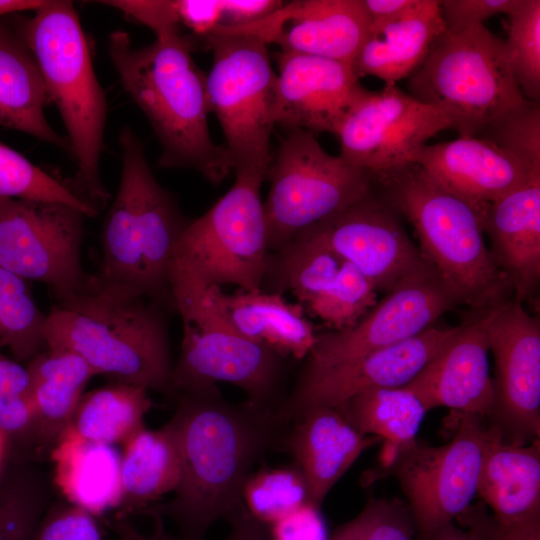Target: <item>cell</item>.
<instances>
[{"mask_svg":"<svg viewBox=\"0 0 540 540\" xmlns=\"http://www.w3.org/2000/svg\"><path fill=\"white\" fill-rule=\"evenodd\" d=\"M416 535L407 503L370 497L360 513L338 526L328 540H414Z\"/></svg>","mask_w":540,"mask_h":540,"instance_id":"60d3db41","label":"cell"},{"mask_svg":"<svg viewBox=\"0 0 540 540\" xmlns=\"http://www.w3.org/2000/svg\"><path fill=\"white\" fill-rule=\"evenodd\" d=\"M455 520L489 540H540V523L502 525L488 514L484 503L470 504Z\"/></svg>","mask_w":540,"mask_h":540,"instance_id":"7dc6e473","label":"cell"},{"mask_svg":"<svg viewBox=\"0 0 540 540\" xmlns=\"http://www.w3.org/2000/svg\"><path fill=\"white\" fill-rule=\"evenodd\" d=\"M33 540H103L95 516L69 502H53Z\"/></svg>","mask_w":540,"mask_h":540,"instance_id":"7bdbcfd3","label":"cell"},{"mask_svg":"<svg viewBox=\"0 0 540 540\" xmlns=\"http://www.w3.org/2000/svg\"><path fill=\"white\" fill-rule=\"evenodd\" d=\"M222 0L167 1V24L163 36L181 39L184 29L204 38L220 24Z\"/></svg>","mask_w":540,"mask_h":540,"instance_id":"ee69618b","label":"cell"},{"mask_svg":"<svg viewBox=\"0 0 540 540\" xmlns=\"http://www.w3.org/2000/svg\"><path fill=\"white\" fill-rule=\"evenodd\" d=\"M205 42L213 52L206 76L210 110L223 130L234 171L255 169L267 174L277 80L267 44L219 26Z\"/></svg>","mask_w":540,"mask_h":540,"instance_id":"8fae6325","label":"cell"},{"mask_svg":"<svg viewBox=\"0 0 540 540\" xmlns=\"http://www.w3.org/2000/svg\"><path fill=\"white\" fill-rule=\"evenodd\" d=\"M35 415L36 448L55 445L69 427L89 380V364L70 350L45 348L26 366Z\"/></svg>","mask_w":540,"mask_h":540,"instance_id":"f546056e","label":"cell"},{"mask_svg":"<svg viewBox=\"0 0 540 540\" xmlns=\"http://www.w3.org/2000/svg\"><path fill=\"white\" fill-rule=\"evenodd\" d=\"M0 434L19 447L35 446V415L27 368L0 350Z\"/></svg>","mask_w":540,"mask_h":540,"instance_id":"ab89813d","label":"cell"},{"mask_svg":"<svg viewBox=\"0 0 540 540\" xmlns=\"http://www.w3.org/2000/svg\"><path fill=\"white\" fill-rule=\"evenodd\" d=\"M192 50L175 36L157 37L143 47H134L122 30L108 39V53L122 86L162 147L158 165L190 168L219 184L234 170L233 162L225 145L211 139L206 76L195 64Z\"/></svg>","mask_w":540,"mask_h":540,"instance_id":"7a4b0ae2","label":"cell"},{"mask_svg":"<svg viewBox=\"0 0 540 540\" xmlns=\"http://www.w3.org/2000/svg\"><path fill=\"white\" fill-rule=\"evenodd\" d=\"M263 202L269 252L346 209L374 186L375 177L326 152L311 132L295 129L281 141Z\"/></svg>","mask_w":540,"mask_h":540,"instance_id":"30bf717a","label":"cell"},{"mask_svg":"<svg viewBox=\"0 0 540 540\" xmlns=\"http://www.w3.org/2000/svg\"><path fill=\"white\" fill-rule=\"evenodd\" d=\"M411 163L472 204L489 203L534 177L516 158L490 141L473 137L424 145Z\"/></svg>","mask_w":540,"mask_h":540,"instance_id":"44dd1931","label":"cell"},{"mask_svg":"<svg viewBox=\"0 0 540 540\" xmlns=\"http://www.w3.org/2000/svg\"><path fill=\"white\" fill-rule=\"evenodd\" d=\"M224 519L230 526L226 540H272L268 525L254 518L242 501Z\"/></svg>","mask_w":540,"mask_h":540,"instance_id":"681fc988","label":"cell"},{"mask_svg":"<svg viewBox=\"0 0 540 540\" xmlns=\"http://www.w3.org/2000/svg\"><path fill=\"white\" fill-rule=\"evenodd\" d=\"M85 217L60 202L0 197V266L46 284L53 296L82 290Z\"/></svg>","mask_w":540,"mask_h":540,"instance_id":"4fadbf2b","label":"cell"},{"mask_svg":"<svg viewBox=\"0 0 540 540\" xmlns=\"http://www.w3.org/2000/svg\"><path fill=\"white\" fill-rule=\"evenodd\" d=\"M489 350L495 359L493 418L513 444L540 435V324L522 303L505 301L491 309Z\"/></svg>","mask_w":540,"mask_h":540,"instance_id":"e0dca14e","label":"cell"},{"mask_svg":"<svg viewBox=\"0 0 540 540\" xmlns=\"http://www.w3.org/2000/svg\"><path fill=\"white\" fill-rule=\"evenodd\" d=\"M444 30L440 1L418 0L399 19L369 31L352 62L353 72L358 78L374 76L395 85L423 63Z\"/></svg>","mask_w":540,"mask_h":540,"instance_id":"83f0119b","label":"cell"},{"mask_svg":"<svg viewBox=\"0 0 540 540\" xmlns=\"http://www.w3.org/2000/svg\"><path fill=\"white\" fill-rule=\"evenodd\" d=\"M430 540H489L475 530H466L450 522L439 528Z\"/></svg>","mask_w":540,"mask_h":540,"instance_id":"f5cc1de1","label":"cell"},{"mask_svg":"<svg viewBox=\"0 0 540 540\" xmlns=\"http://www.w3.org/2000/svg\"><path fill=\"white\" fill-rule=\"evenodd\" d=\"M5 442V439L4 437L0 434V457H1V454L3 452V443Z\"/></svg>","mask_w":540,"mask_h":540,"instance_id":"11a10c76","label":"cell"},{"mask_svg":"<svg viewBox=\"0 0 540 540\" xmlns=\"http://www.w3.org/2000/svg\"><path fill=\"white\" fill-rule=\"evenodd\" d=\"M17 23L66 128L77 164L72 187L99 211L110 198L100 177L108 105L77 11L71 1H45Z\"/></svg>","mask_w":540,"mask_h":540,"instance_id":"8992f818","label":"cell"},{"mask_svg":"<svg viewBox=\"0 0 540 540\" xmlns=\"http://www.w3.org/2000/svg\"><path fill=\"white\" fill-rule=\"evenodd\" d=\"M169 423L180 453L174 497L145 511L170 520L179 540H206L211 526L241 502L254 466L279 451L290 423L250 400L232 403L215 384L179 391Z\"/></svg>","mask_w":540,"mask_h":540,"instance_id":"6da1fadb","label":"cell"},{"mask_svg":"<svg viewBox=\"0 0 540 540\" xmlns=\"http://www.w3.org/2000/svg\"><path fill=\"white\" fill-rule=\"evenodd\" d=\"M368 35L363 0H302L273 13L270 43L352 65Z\"/></svg>","mask_w":540,"mask_h":540,"instance_id":"603a6c76","label":"cell"},{"mask_svg":"<svg viewBox=\"0 0 540 540\" xmlns=\"http://www.w3.org/2000/svg\"><path fill=\"white\" fill-rule=\"evenodd\" d=\"M50 485L37 469L14 463L0 470V540H33L52 503Z\"/></svg>","mask_w":540,"mask_h":540,"instance_id":"836d02e7","label":"cell"},{"mask_svg":"<svg viewBox=\"0 0 540 540\" xmlns=\"http://www.w3.org/2000/svg\"><path fill=\"white\" fill-rule=\"evenodd\" d=\"M50 98L17 23L0 21V125L59 148H68L46 118Z\"/></svg>","mask_w":540,"mask_h":540,"instance_id":"4316f807","label":"cell"},{"mask_svg":"<svg viewBox=\"0 0 540 540\" xmlns=\"http://www.w3.org/2000/svg\"><path fill=\"white\" fill-rule=\"evenodd\" d=\"M508 16L504 41L512 74L526 99H540V1L519 0Z\"/></svg>","mask_w":540,"mask_h":540,"instance_id":"74e56055","label":"cell"},{"mask_svg":"<svg viewBox=\"0 0 540 540\" xmlns=\"http://www.w3.org/2000/svg\"><path fill=\"white\" fill-rule=\"evenodd\" d=\"M278 63L275 125L313 134H334L348 107L364 88L351 65L282 51Z\"/></svg>","mask_w":540,"mask_h":540,"instance_id":"d6986e66","label":"cell"},{"mask_svg":"<svg viewBox=\"0 0 540 540\" xmlns=\"http://www.w3.org/2000/svg\"><path fill=\"white\" fill-rule=\"evenodd\" d=\"M459 327L433 325L417 335L345 364L317 374L299 375L276 415L280 420L291 423L311 408H338L369 389L405 386Z\"/></svg>","mask_w":540,"mask_h":540,"instance_id":"ac0fdd59","label":"cell"},{"mask_svg":"<svg viewBox=\"0 0 540 540\" xmlns=\"http://www.w3.org/2000/svg\"><path fill=\"white\" fill-rule=\"evenodd\" d=\"M380 442L359 433L338 409L315 407L290 423L279 451L291 456L306 482L309 502L321 507L358 457Z\"/></svg>","mask_w":540,"mask_h":540,"instance_id":"7402d4cb","label":"cell"},{"mask_svg":"<svg viewBox=\"0 0 540 540\" xmlns=\"http://www.w3.org/2000/svg\"><path fill=\"white\" fill-rule=\"evenodd\" d=\"M477 138L492 142L516 158L531 174L540 175V106H522L484 129Z\"/></svg>","mask_w":540,"mask_h":540,"instance_id":"b9f144b4","label":"cell"},{"mask_svg":"<svg viewBox=\"0 0 540 540\" xmlns=\"http://www.w3.org/2000/svg\"><path fill=\"white\" fill-rule=\"evenodd\" d=\"M449 115L423 103L396 85L365 88L348 107L334 134L340 156L374 177L411 163L426 142L452 129Z\"/></svg>","mask_w":540,"mask_h":540,"instance_id":"5bb4252c","label":"cell"},{"mask_svg":"<svg viewBox=\"0 0 540 540\" xmlns=\"http://www.w3.org/2000/svg\"><path fill=\"white\" fill-rule=\"evenodd\" d=\"M55 483L66 501L94 516L119 509L121 455L112 445L87 441L69 428L52 451Z\"/></svg>","mask_w":540,"mask_h":540,"instance_id":"f1b7e54d","label":"cell"},{"mask_svg":"<svg viewBox=\"0 0 540 540\" xmlns=\"http://www.w3.org/2000/svg\"><path fill=\"white\" fill-rule=\"evenodd\" d=\"M44 3L43 0H0V16L28 10L36 11Z\"/></svg>","mask_w":540,"mask_h":540,"instance_id":"db71d44e","label":"cell"},{"mask_svg":"<svg viewBox=\"0 0 540 540\" xmlns=\"http://www.w3.org/2000/svg\"><path fill=\"white\" fill-rule=\"evenodd\" d=\"M284 5L277 0H222L219 25L238 27L259 21L276 12Z\"/></svg>","mask_w":540,"mask_h":540,"instance_id":"c3c4849f","label":"cell"},{"mask_svg":"<svg viewBox=\"0 0 540 540\" xmlns=\"http://www.w3.org/2000/svg\"><path fill=\"white\" fill-rule=\"evenodd\" d=\"M180 479V453L168 422L157 430L141 429L124 444L121 455L122 501L118 516L145 510L174 492Z\"/></svg>","mask_w":540,"mask_h":540,"instance_id":"4dcf8cb0","label":"cell"},{"mask_svg":"<svg viewBox=\"0 0 540 540\" xmlns=\"http://www.w3.org/2000/svg\"><path fill=\"white\" fill-rule=\"evenodd\" d=\"M477 494L502 525L540 523V445L508 442L501 427L485 428Z\"/></svg>","mask_w":540,"mask_h":540,"instance_id":"cb8c5ba5","label":"cell"},{"mask_svg":"<svg viewBox=\"0 0 540 540\" xmlns=\"http://www.w3.org/2000/svg\"><path fill=\"white\" fill-rule=\"evenodd\" d=\"M408 94L446 112L460 136L484 129L522 106L504 41L484 25L444 30L408 77Z\"/></svg>","mask_w":540,"mask_h":540,"instance_id":"52a82bcc","label":"cell"},{"mask_svg":"<svg viewBox=\"0 0 540 540\" xmlns=\"http://www.w3.org/2000/svg\"><path fill=\"white\" fill-rule=\"evenodd\" d=\"M377 303V291L348 262L326 290L304 306L305 313L322 320L329 330H341L356 324Z\"/></svg>","mask_w":540,"mask_h":540,"instance_id":"f35d334b","label":"cell"},{"mask_svg":"<svg viewBox=\"0 0 540 540\" xmlns=\"http://www.w3.org/2000/svg\"><path fill=\"white\" fill-rule=\"evenodd\" d=\"M47 313V348L81 356L96 375L172 394L167 309L144 296L95 286L55 295Z\"/></svg>","mask_w":540,"mask_h":540,"instance_id":"3957f363","label":"cell"},{"mask_svg":"<svg viewBox=\"0 0 540 540\" xmlns=\"http://www.w3.org/2000/svg\"><path fill=\"white\" fill-rule=\"evenodd\" d=\"M231 188L202 216L189 221L171 270L205 286L262 289L269 258L260 188L267 176L255 169L235 171Z\"/></svg>","mask_w":540,"mask_h":540,"instance_id":"9c48e42d","label":"cell"},{"mask_svg":"<svg viewBox=\"0 0 540 540\" xmlns=\"http://www.w3.org/2000/svg\"><path fill=\"white\" fill-rule=\"evenodd\" d=\"M361 434L387 441L394 454L417 438L427 409L408 388H374L336 408Z\"/></svg>","mask_w":540,"mask_h":540,"instance_id":"d6a6232c","label":"cell"},{"mask_svg":"<svg viewBox=\"0 0 540 540\" xmlns=\"http://www.w3.org/2000/svg\"><path fill=\"white\" fill-rule=\"evenodd\" d=\"M119 144L120 185L103 224L101 264L89 276L90 282L175 309L170 273L189 221L154 177L143 145L130 127L120 131Z\"/></svg>","mask_w":540,"mask_h":540,"instance_id":"277c9868","label":"cell"},{"mask_svg":"<svg viewBox=\"0 0 540 540\" xmlns=\"http://www.w3.org/2000/svg\"><path fill=\"white\" fill-rule=\"evenodd\" d=\"M170 287L183 323L171 397L182 390L223 382L243 390L248 400L277 411L285 399L281 386L286 358L240 335L199 281L173 271Z\"/></svg>","mask_w":540,"mask_h":540,"instance_id":"ba28073f","label":"cell"},{"mask_svg":"<svg viewBox=\"0 0 540 540\" xmlns=\"http://www.w3.org/2000/svg\"><path fill=\"white\" fill-rule=\"evenodd\" d=\"M155 533L152 536H146L140 533L124 516H118L110 521L109 525L119 540H179L177 535L167 533L163 528V521L158 517H153Z\"/></svg>","mask_w":540,"mask_h":540,"instance_id":"816d5d0a","label":"cell"},{"mask_svg":"<svg viewBox=\"0 0 540 540\" xmlns=\"http://www.w3.org/2000/svg\"><path fill=\"white\" fill-rule=\"evenodd\" d=\"M418 0H363L369 31L387 25L407 13Z\"/></svg>","mask_w":540,"mask_h":540,"instance_id":"f907efd6","label":"cell"},{"mask_svg":"<svg viewBox=\"0 0 540 540\" xmlns=\"http://www.w3.org/2000/svg\"><path fill=\"white\" fill-rule=\"evenodd\" d=\"M0 197L60 202L79 209L87 217L99 213L71 184L55 178L1 141Z\"/></svg>","mask_w":540,"mask_h":540,"instance_id":"d590c367","label":"cell"},{"mask_svg":"<svg viewBox=\"0 0 540 540\" xmlns=\"http://www.w3.org/2000/svg\"><path fill=\"white\" fill-rule=\"evenodd\" d=\"M485 428L483 417L463 414L446 444L416 439L391 459L387 471L407 498L419 540L454 522L477 494Z\"/></svg>","mask_w":540,"mask_h":540,"instance_id":"7c38bea8","label":"cell"},{"mask_svg":"<svg viewBox=\"0 0 540 540\" xmlns=\"http://www.w3.org/2000/svg\"><path fill=\"white\" fill-rule=\"evenodd\" d=\"M272 540H328L320 507L302 504L268 525Z\"/></svg>","mask_w":540,"mask_h":540,"instance_id":"bcb514c9","label":"cell"},{"mask_svg":"<svg viewBox=\"0 0 540 540\" xmlns=\"http://www.w3.org/2000/svg\"><path fill=\"white\" fill-rule=\"evenodd\" d=\"M226 321L243 337L297 360L308 356L317 334L299 303L262 289L227 294L222 288L206 286Z\"/></svg>","mask_w":540,"mask_h":540,"instance_id":"484cf974","label":"cell"},{"mask_svg":"<svg viewBox=\"0 0 540 540\" xmlns=\"http://www.w3.org/2000/svg\"><path fill=\"white\" fill-rule=\"evenodd\" d=\"M519 0H443L440 12L446 31L459 32L498 14L508 15Z\"/></svg>","mask_w":540,"mask_h":540,"instance_id":"f6af8a7d","label":"cell"},{"mask_svg":"<svg viewBox=\"0 0 540 540\" xmlns=\"http://www.w3.org/2000/svg\"><path fill=\"white\" fill-rule=\"evenodd\" d=\"M490 311L458 331L407 385L426 409L446 407L462 414L492 417L495 389L489 372Z\"/></svg>","mask_w":540,"mask_h":540,"instance_id":"ffe728a7","label":"cell"},{"mask_svg":"<svg viewBox=\"0 0 540 540\" xmlns=\"http://www.w3.org/2000/svg\"><path fill=\"white\" fill-rule=\"evenodd\" d=\"M148 389L118 383L83 395L69 429L91 442L125 444L144 427V416L152 407Z\"/></svg>","mask_w":540,"mask_h":540,"instance_id":"1f68e13d","label":"cell"},{"mask_svg":"<svg viewBox=\"0 0 540 540\" xmlns=\"http://www.w3.org/2000/svg\"><path fill=\"white\" fill-rule=\"evenodd\" d=\"M483 223L491 256L522 303L540 279V177L489 203Z\"/></svg>","mask_w":540,"mask_h":540,"instance_id":"d4e9b609","label":"cell"},{"mask_svg":"<svg viewBox=\"0 0 540 540\" xmlns=\"http://www.w3.org/2000/svg\"><path fill=\"white\" fill-rule=\"evenodd\" d=\"M47 314L36 304L27 280L0 266V350L15 361H30L46 348Z\"/></svg>","mask_w":540,"mask_h":540,"instance_id":"e575fe53","label":"cell"},{"mask_svg":"<svg viewBox=\"0 0 540 540\" xmlns=\"http://www.w3.org/2000/svg\"><path fill=\"white\" fill-rule=\"evenodd\" d=\"M397 213L374 184L360 200L297 237L333 252L358 269L376 291L387 293L427 263Z\"/></svg>","mask_w":540,"mask_h":540,"instance_id":"2e32d148","label":"cell"},{"mask_svg":"<svg viewBox=\"0 0 540 540\" xmlns=\"http://www.w3.org/2000/svg\"><path fill=\"white\" fill-rule=\"evenodd\" d=\"M241 501L254 518L270 525L309 498L304 477L292 464L253 471L242 487Z\"/></svg>","mask_w":540,"mask_h":540,"instance_id":"8d00e7d4","label":"cell"},{"mask_svg":"<svg viewBox=\"0 0 540 540\" xmlns=\"http://www.w3.org/2000/svg\"><path fill=\"white\" fill-rule=\"evenodd\" d=\"M395 210L413 226L423 258L458 305L477 311L503 302L510 284L484 239V211L409 163L375 177Z\"/></svg>","mask_w":540,"mask_h":540,"instance_id":"5b68a950","label":"cell"},{"mask_svg":"<svg viewBox=\"0 0 540 540\" xmlns=\"http://www.w3.org/2000/svg\"><path fill=\"white\" fill-rule=\"evenodd\" d=\"M457 305L427 262L398 282L353 326L318 333L300 375L326 371L417 335Z\"/></svg>","mask_w":540,"mask_h":540,"instance_id":"9a60e30c","label":"cell"}]
</instances>
